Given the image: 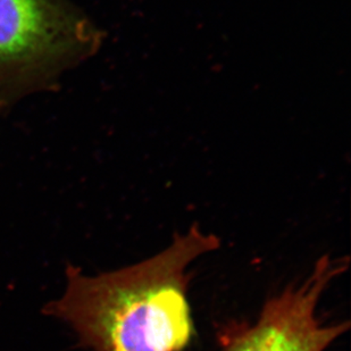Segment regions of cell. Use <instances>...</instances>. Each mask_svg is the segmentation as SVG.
Returning <instances> with one entry per match:
<instances>
[{"mask_svg": "<svg viewBox=\"0 0 351 351\" xmlns=\"http://www.w3.org/2000/svg\"><path fill=\"white\" fill-rule=\"evenodd\" d=\"M103 39L71 0H0V108L53 89Z\"/></svg>", "mask_w": 351, "mask_h": 351, "instance_id": "7a4b0ae2", "label": "cell"}, {"mask_svg": "<svg viewBox=\"0 0 351 351\" xmlns=\"http://www.w3.org/2000/svg\"><path fill=\"white\" fill-rule=\"evenodd\" d=\"M348 269V258L322 256L308 278L269 298L254 324L231 322L219 330L222 351H325L349 322L325 325L316 315L328 285Z\"/></svg>", "mask_w": 351, "mask_h": 351, "instance_id": "3957f363", "label": "cell"}, {"mask_svg": "<svg viewBox=\"0 0 351 351\" xmlns=\"http://www.w3.org/2000/svg\"><path fill=\"white\" fill-rule=\"evenodd\" d=\"M219 245L193 226L162 252L113 272L88 276L69 266L65 292L43 312L93 351H186L195 338L188 267Z\"/></svg>", "mask_w": 351, "mask_h": 351, "instance_id": "6da1fadb", "label": "cell"}]
</instances>
